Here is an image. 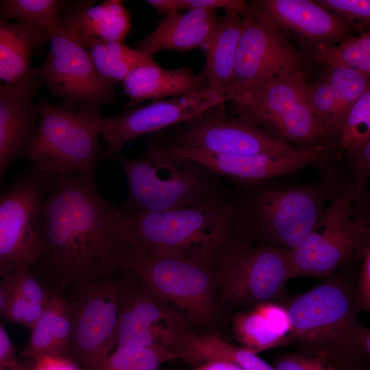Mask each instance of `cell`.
<instances>
[{"label":"cell","instance_id":"obj_1","mask_svg":"<svg viewBox=\"0 0 370 370\" xmlns=\"http://www.w3.org/2000/svg\"><path fill=\"white\" fill-rule=\"evenodd\" d=\"M134 247L119 206L103 196L95 173L49 179L41 247L31 269L51 293L93 284L117 271Z\"/></svg>","mask_w":370,"mask_h":370},{"label":"cell","instance_id":"obj_2","mask_svg":"<svg viewBox=\"0 0 370 370\" xmlns=\"http://www.w3.org/2000/svg\"><path fill=\"white\" fill-rule=\"evenodd\" d=\"M325 278L284 303L292 323L289 345L338 370H370L364 351L367 328L358 320L356 284L345 273Z\"/></svg>","mask_w":370,"mask_h":370},{"label":"cell","instance_id":"obj_3","mask_svg":"<svg viewBox=\"0 0 370 370\" xmlns=\"http://www.w3.org/2000/svg\"><path fill=\"white\" fill-rule=\"evenodd\" d=\"M121 211L134 247L150 252L212 262L234 238L235 210L212 198L169 210Z\"/></svg>","mask_w":370,"mask_h":370},{"label":"cell","instance_id":"obj_4","mask_svg":"<svg viewBox=\"0 0 370 370\" xmlns=\"http://www.w3.org/2000/svg\"><path fill=\"white\" fill-rule=\"evenodd\" d=\"M96 103L75 110L39 101L40 120L21 158L47 178L95 173L103 157L99 145L104 118Z\"/></svg>","mask_w":370,"mask_h":370},{"label":"cell","instance_id":"obj_5","mask_svg":"<svg viewBox=\"0 0 370 370\" xmlns=\"http://www.w3.org/2000/svg\"><path fill=\"white\" fill-rule=\"evenodd\" d=\"M303 70L283 73L237 92L230 101L237 117L303 149L336 147L314 113Z\"/></svg>","mask_w":370,"mask_h":370},{"label":"cell","instance_id":"obj_6","mask_svg":"<svg viewBox=\"0 0 370 370\" xmlns=\"http://www.w3.org/2000/svg\"><path fill=\"white\" fill-rule=\"evenodd\" d=\"M217 294L230 306L251 308L259 304H284L291 276V251L234 238L212 262Z\"/></svg>","mask_w":370,"mask_h":370},{"label":"cell","instance_id":"obj_7","mask_svg":"<svg viewBox=\"0 0 370 370\" xmlns=\"http://www.w3.org/2000/svg\"><path fill=\"white\" fill-rule=\"evenodd\" d=\"M119 269L136 276L192 325L212 323L217 298L212 262L133 247Z\"/></svg>","mask_w":370,"mask_h":370},{"label":"cell","instance_id":"obj_8","mask_svg":"<svg viewBox=\"0 0 370 370\" xmlns=\"http://www.w3.org/2000/svg\"><path fill=\"white\" fill-rule=\"evenodd\" d=\"M350 186L336 190L314 229L291 251V276L328 278L349 264L370 241V223L355 204Z\"/></svg>","mask_w":370,"mask_h":370},{"label":"cell","instance_id":"obj_9","mask_svg":"<svg viewBox=\"0 0 370 370\" xmlns=\"http://www.w3.org/2000/svg\"><path fill=\"white\" fill-rule=\"evenodd\" d=\"M337 187L328 182L260 192L248 206L241 238L293 251L313 231Z\"/></svg>","mask_w":370,"mask_h":370},{"label":"cell","instance_id":"obj_10","mask_svg":"<svg viewBox=\"0 0 370 370\" xmlns=\"http://www.w3.org/2000/svg\"><path fill=\"white\" fill-rule=\"evenodd\" d=\"M114 159L128 185V196L119 208L129 212H151L176 209L211 197L196 164L168 157L151 147L143 156Z\"/></svg>","mask_w":370,"mask_h":370},{"label":"cell","instance_id":"obj_11","mask_svg":"<svg viewBox=\"0 0 370 370\" xmlns=\"http://www.w3.org/2000/svg\"><path fill=\"white\" fill-rule=\"evenodd\" d=\"M49 178L32 166L0 198V272L32 267L41 247Z\"/></svg>","mask_w":370,"mask_h":370},{"label":"cell","instance_id":"obj_12","mask_svg":"<svg viewBox=\"0 0 370 370\" xmlns=\"http://www.w3.org/2000/svg\"><path fill=\"white\" fill-rule=\"evenodd\" d=\"M48 38L49 51L42 64L32 69V75L47 86L51 95L61 99L66 108L114 101V84L98 74L77 29L64 22Z\"/></svg>","mask_w":370,"mask_h":370},{"label":"cell","instance_id":"obj_13","mask_svg":"<svg viewBox=\"0 0 370 370\" xmlns=\"http://www.w3.org/2000/svg\"><path fill=\"white\" fill-rule=\"evenodd\" d=\"M282 29L254 1L243 14L234 62L231 99L238 92L275 76L303 70V60Z\"/></svg>","mask_w":370,"mask_h":370},{"label":"cell","instance_id":"obj_14","mask_svg":"<svg viewBox=\"0 0 370 370\" xmlns=\"http://www.w3.org/2000/svg\"><path fill=\"white\" fill-rule=\"evenodd\" d=\"M118 270L66 297L73 323L69 357L82 370H97L114 350L119 317Z\"/></svg>","mask_w":370,"mask_h":370},{"label":"cell","instance_id":"obj_15","mask_svg":"<svg viewBox=\"0 0 370 370\" xmlns=\"http://www.w3.org/2000/svg\"><path fill=\"white\" fill-rule=\"evenodd\" d=\"M230 101L227 90L208 88L154 102L104 118L103 158H113L130 141L179 123H186Z\"/></svg>","mask_w":370,"mask_h":370},{"label":"cell","instance_id":"obj_16","mask_svg":"<svg viewBox=\"0 0 370 370\" xmlns=\"http://www.w3.org/2000/svg\"><path fill=\"white\" fill-rule=\"evenodd\" d=\"M223 104L184 123L175 134L173 145L210 152L248 156L290 154L306 149L291 145L269 131L228 115Z\"/></svg>","mask_w":370,"mask_h":370},{"label":"cell","instance_id":"obj_17","mask_svg":"<svg viewBox=\"0 0 370 370\" xmlns=\"http://www.w3.org/2000/svg\"><path fill=\"white\" fill-rule=\"evenodd\" d=\"M159 153L186 160L221 175L245 183H258L308 166L325 167L335 147H317L290 154L228 155L173 145H155Z\"/></svg>","mask_w":370,"mask_h":370},{"label":"cell","instance_id":"obj_18","mask_svg":"<svg viewBox=\"0 0 370 370\" xmlns=\"http://www.w3.org/2000/svg\"><path fill=\"white\" fill-rule=\"evenodd\" d=\"M118 284L119 317L114 349L120 345H155L149 332L153 324L188 321L136 276L121 269Z\"/></svg>","mask_w":370,"mask_h":370},{"label":"cell","instance_id":"obj_19","mask_svg":"<svg viewBox=\"0 0 370 370\" xmlns=\"http://www.w3.org/2000/svg\"><path fill=\"white\" fill-rule=\"evenodd\" d=\"M254 1L282 29L297 36L309 51L321 46L338 45L355 31L348 22L316 1Z\"/></svg>","mask_w":370,"mask_h":370},{"label":"cell","instance_id":"obj_20","mask_svg":"<svg viewBox=\"0 0 370 370\" xmlns=\"http://www.w3.org/2000/svg\"><path fill=\"white\" fill-rule=\"evenodd\" d=\"M40 83L33 79L0 86V180L2 185L11 164L21 158L40 120L35 98Z\"/></svg>","mask_w":370,"mask_h":370},{"label":"cell","instance_id":"obj_21","mask_svg":"<svg viewBox=\"0 0 370 370\" xmlns=\"http://www.w3.org/2000/svg\"><path fill=\"white\" fill-rule=\"evenodd\" d=\"M217 11L193 9L166 14L152 32L136 42V49L152 56L162 50L206 49L220 23Z\"/></svg>","mask_w":370,"mask_h":370},{"label":"cell","instance_id":"obj_22","mask_svg":"<svg viewBox=\"0 0 370 370\" xmlns=\"http://www.w3.org/2000/svg\"><path fill=\"white\" fill-rule=\"evenodd\" d=\"M122 85L132 107L146 100L160 101L209 88L203 72L195 74L185 66L166 69L154 60L132 70Z\"/></svg>","mask_w":370,"mask_h":370},{"label":"cell","instance_id":"obj_23","mask_svg":"<svg viewBox=\"0 0 370 370\" xmlns=\"http://www.w3.org/2000/svg\"><path fill=\"white\" fill-rule=\"evenodd\" d=\"M43 34L28 24L0 21V78L6 84L36 79L29 66L31 56Z\"/></svg>","mask_w":370,"mask_h":370},{"label":"cell","instance_id":"obj_24","mask_svg":"<svg viewBox=\"0 0 370 370\" xmlns=\"http://www.w3.org/2000/svg\"><path fill=\"white\" fill-rule=\"evenodd\" d=\"M243 27V14L226 11L206 48L202 71L209 88L227 90L231 84L235 53Z\"/></svg>","mask_w":370,"mask_h":370},{"label":"cell","instance_id":"obj_25","mask_svg":"<svg viewBox=\"0 0 370 370\" xmlns=\"http://www.w3.org/2000/svg\"><path fill=\"white\" fill-rule=\"evenodd\" d=\"M64 21L82 37L108 41H123L132 26L130 12L119 0H106L97 5L81 3Z\"/></svg>","mask_w":370,"mask_h":370},{"label":"cell","instance_id":"obj_26","mask_svg":"<svg viewBox=\"0 0 370 370\" xmlns=\"http://www.w3.org/2000/svg\"><path fill=\"white\" fill-rule=\"evenodd\" d=\"M191 356V365L195 366L208 360H223L244 370H274L273 366L257 354L241 345L227 342L214 333L198 334L193 342Z\"/></svg>","mask_w":370,"mask_h":370},{"label":"cell","instance_id":"obj_27","mask_svg":"<svg viewBox=\"0 0 370 370\" xmlns=\"http://www.w3.org/2000/svg\"><path fill=\"white\" fill-rule=\"evenodd\" d=\"M62 3L58 0H3L0 3L1 20L16 19L38 28L48 37L64 25L60 16Z\"/></svg>","mask_w":370,"mask_h":370},{"label":"cell","instance_id":"obj_28","mask_svg":"<svg viewBox=\"0 0 370 370\" xmlns=\"http://www.w3.org/2000/svg\"><path fill=\"white\" fill-rule=\"evenodd\" d=\"M233 330L241 346L255 354L288 345L279 337L256 306L237 312L233 318Z\"/></svg>","mask_w":370,"mask_h":370},{"label":"cell","instance_id":"obj_29","mask_svg":"<svg viewBox=\"0 0 370 370\" xmlns=\"http://www.w3.org/2000/svg\"><path fill=\"white\" fill-rule=\"evenodd\" d=\"M310 51V57L324 66L341 64L370 75V30L351 36L334 45L321 46Z\"/></svg>","mask_w":370,"mask_h":370},{"label":"cell","instance_id":"obj_30","mask_svg":"<svg viewBox=\"0 0 370 370\" xmlns=\"http://www.w3.org/2000/svg\"><path fill=\"white\" fill-rule=\"evenodd\" d=\"M175 358L177 354L160 345H120L97 370H159L162 363Z\"/></svg>","mask_w":370,"mask_h":370},{"label":"cell","instance_id":"obj_31","mask_svg":"<svg viewBox=\"0 0 370 370\" xmlns=\"http://www.w3.org/2000/svg\"><path fill=\"white\" fill-rule=\"evenodd\" d=\"M325 67L324 75L336 95L342 130L349 110L369 85L370 75L341 64L326 65Z\"/></svg>","mask_w":370,"mask_h":370},{"label":"cell","instance_id":"obj_32","mask_svg":"<svg viewBox=\"0 0 370 370\" xmlns=\"http://www.w3.org/2000/svg\"><path fill=\"white\" fill-rule=\"evenodd\" d=\"M370 140V84L347 113L338 147L349 158L354 156Z\"/></svg>","mask_w":370,"mask_h":370},{"label":"cell","instance_id":"obj_33","mask_svg":"<svg viewBox=\"0 0 370 370\" xmlns=\"http://www.w3.org/2000/svg\"><path fill=\"white\" fill-rule=\"evenodd\" d=\"M94 67L105 80L112 84L123 82L134 68L153 61L127 60L111 53L105 41L94 37H82Z\"/></svg>","mask_w":370,"mask_h":370},{"label":"cell","instance_id":"obj_34","mask_svg":"<svg viewBox=\"0 0 370 370\" xmlns=\"http://www.w3.org/2000/svg\"><path fill=\"white\" fill-rule=\"evenodd\" d=\"M53 307L49 301L43 314L32 329L29 340L23 351V356L34 360L39 357L58 355L51 329Z\"/></svg>","mask_w":370,"mask_h":370},{"label":"cell","instance_id":"obj_35","mask_svg":"<svg viewBox=\"0 0 370 370\" xmlns=\"http://www.w3.org/2000/svg\"><path fill=\"white\" fill-rule=\"evenodd\" d=\"M348 22L355 31L370 30V0H316Z\"/></svg>","mask_w":370,"mask_h":370},{"label":"cell","instance_id":"obj_36","mask_svg":"<svg viewBox=\"0 0 370 370\" xmlns=\"http://www.w3.org/2000/svg\"><path fill=\"white\" fill-rule=\"evenodd\" d=\"M12 271L15 289L29 302L47 304L51 293L34 275L30 266H16Z\"/></svg>","mask_w":370,"mask_h":370},{"label":"cell","instance_id":"obj_37","mask_svg":"<svg viewBox=\"0 0 370 370\" xmlns=\"http://www.w3.org/2000/svg\"><path fill=\"white\" fill-rule=\"evenodd\" d=\"M163 10L166 13L180 12L182 10L193 9H223L243 14L248 3L243 0H164Z\"/></svg>","mask_w":370,"mask_h":370},{"label":"cell","instance_id":"obj_38","mask_svg":"<svg viewBox=\"0 0 370 370\" xmlns=\"http://www.w3.org/2000/svg\"><path fill=\"white\" fill-rule=\"evenodd\" d=\"M274 370H338L327 362L296 352L279 355L273 365Z\"/></svg>","mask_w":370,"mask_h":370},{"label":"cell","instance_id":"obj_39","mask_svg":"<svg viewBox=\"0 0 370 370\" xmlns=\"http://www.w3.org/2000/svg\"><path fill=\"white\" fill-rule=\"evenodd\" d=\"M354 178L349 184L359 199L366 183L370 180V140L349 158Z\"/></svg>","mask_w":370,"mask_h":370},{"label":"cell","instance_id":"obj_40","mask_svg":"<svg viewBox=\"0 0 370 370\" xmlns=\"http://www.w3.org/2000/svg\"><path fill=\"white\" fill-rule=\"evenodd\" d=\"M356 293L360 310L370 314V241L362 252Z\"/></svg>","mask_w":370,"mask_h":370},{"label":"cell","instance_id":"obj_41","mask_svg":"<svg viewBox=\"0 0 370 370\" xmlns=\"http://www.w3.org/2000/svg\"><path fill=\"white\" fill-rule=\"evenodd\" d=\"M32 361V370H82L71 357L49 355Z\"/></svg>","mask_w":370,"mask_h":370},{"label":"cell","instance_id":"obj_42","mask_svg":"<svg viewBox=\"0 0 370 370\" xmlns=\"http://www.w3.org/2000/svg\"><path fill=\"white\" fill-rule=\"evenodd\" d=\"M18 362L15 355V348L2 323L0 324V370H11Z\"/></svg>","mask_w":370,"mask_h":370},{"label":"cell","instance_id":"obj_43","mask_svg":"<svg viewBox=\"0 0 370 370\" xmlns=\"http://www.w3.org/2000/svg\"><path fill=\"white\" fill-rule=\"evenodd\" d=\"M29 301L16 289L7 306L3 317L21 324Z\"/></svg>","mask_w":370,"mask_h":370},{"label":"cell","instance_id":"obj_44","mask_svg":"<svg viewBox=\"0 0 370 370\" xmlns=\"http://www.w3.org/2000/svg\"><path fill=\"white\" fill-rule=\"evenodd\" d=\"M0 273L2 278L0 285V313L3 316L15 291V286L12 271Z\"/></svg>","mask_w":370,"mask_h":370},{"label":"cell","instance_id":"obj_45","mask_svg":"<svg viewBox=\"0 0 370 370\" xmlns=\"http://www.w3.org/2000/svg\"><path fill=\"white\" fill-rule=\"evenodd\" d=\"M46 305L29 302L21 324L32 329L44 313Z\"/></svg>","mask_w":370,"mask_h":370},{"label":"cell","instance_id":"obj_46","mask_svg":"<svg viewBox=\"0 0 370 370\" xmlns=\"http://www.w3.org/2000/svg\"><path fill=\"white\" fill-rule=\"evenodd\" d=\"M195 370H244L238 365L223 360H208L198 365Z\"/></svg>","mask_w":370,"mask_h":370},{"label":"cell","instance_id":"obj_47","mask_svg":"<svg viewBox=\"0 0 370 370\" xmlns=\"http://www.w3.org/2000/svg\"><path fill=\"white\" fill-rule=\"evenodd\" d=\"M362 201V205H356V207L359 212L370 223V195Z\"/></svg>","mask_w":370,"mask_h":370},{"label":"cell","instance_id":"obj_48","mask_svg":"<svg viewBox=\"0 0 370 370\" xmlns=\"http://www.w3.org/2000/svg\"><path fill=\"white\" fill-rule=\"evenodd\" d=\"M364 351L365 356L370 364V328L367 329L364 342Z\"/></svg>","mask_w":370,"mask_h":370}]
</instances>
